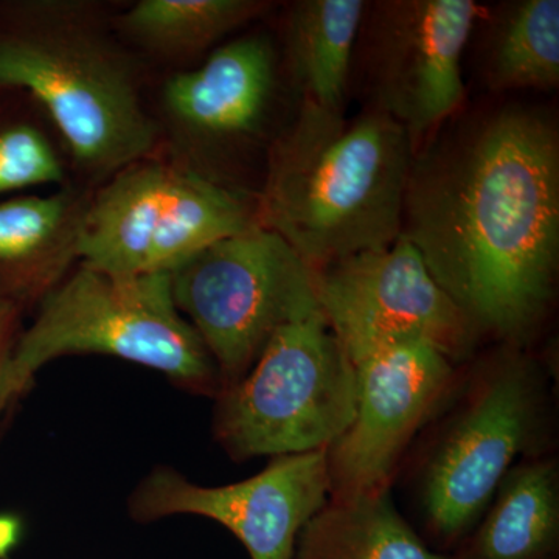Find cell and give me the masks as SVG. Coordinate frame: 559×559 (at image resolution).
I'll list each match as a JSON object with an SVG mask.
<instances>
[{
	"mask_svg": "<svg viewBox=\"0 0 559 559\" xmlns=\"http://www.w3.org/2000/svg\"><path fill=\"white\" fill-rule=\"evenodd\" d=\"M401 235L481 337L525 347L559 270V138L524 106L476 114L412 157Z\"/></svg>",
	"mask_w": 559,
	"mask_h": 559,
	"instance_id": "6da1fadb",
	"label": "cell"
},
{
	"mask_svg": "<svg viewBox=\"0 0 559 559\" xmlns=\"http://www.w3.org/2000/svg\"><path fill=\"white\" fill-rule=\"evenodd\" d=\"M319 310L352 362L384 342L419 337L455 366L477 355L481 336L430 274L404 235L314 271Z\"/></svg>",
	"mask_w": 559,
	"mask_h": 559,
	"instance_id": "30bf717a",
	"label": "cell"
},
{
	"mask_svg": "<svg viewBox=\"0 0 559 559\" xmlns=\"http://www.w3.org/2000/svg\"><path fill=\"white\" fill-rule=\"evenodd\" d=\"M253 226L255 200L194 168L148 157L91 194L80 263L117 275L162 274Z\"/></svg>",
	"mask_w": 559,
	"mask_h": 559,
	"instance_id": "52a82bcc",
	"label": "cell"
},
{
	"mask_svg": "<svg viewBox=\"0 0 559 559\" xmlns=\"http://www.w3.org/2000/svg\"><path fill=\"white\" fill-rule=\"evenodd\" d=\"M64 171L49 139L31 124L0 132V193L61 183Z\"/></svg>",
	"mask_w": 559,
	"mask_h": 559,
	"instance_id": "ffe728a7",
	"label": "cell"
},
{
	"mask_svg": "<svg viewBox=\"0 0 559 559\" xmlns=\"http://www.w3.org/2000/svg\"><path fill=\"white\" fill-rule=\"evenodd\" d=\"M170 277L176 307L218 367L221 390L248 373L278 330L320 312L314 271L261 226L212 242Z\"/></svg>",
	"mask_w": 559,
	"mask_h": 559,
	"instance_id": "ba28073f",
	"label": "cell"
},
{
	"mask_svg": "<svg viewBox=\"0 0 559 559\" xmlns=\"http://www.w3.org/2000/svg\"><path fill=\"white\" fill-rule=\"evenodd\" d=\"M21 308L11 301L0 300V423L3 418L2 393L14 347L20 340Z\"/></svg>",
	"mask_w": 559,
	"mask_h": 559,
	"instance_id": "44dd1931",
	"label": "cell"
},
{
	"mask_svg": "<svg viewBox=\"0 0 559 559\" xmlns=\"http://www.w3.org/2000/svg\"><path fill=\"white\" fill-rule=\"evenodd\" d=\"M414 145L374 109L347 117L300 102L272 140L257 223L275 231L312 271L401 235Z\"/></svg>",
	"mask_w": 559,
	"mask_h": 559,
	"instance_id": "7a4b0ae2",
	"label": "cell"
},
{
	"mask_svg": "<svg viewBox=\"0 0 559 559\" xmlns=\"http://www.w3.org/2000/svg\"><path fill=\"white\" fill-rule=\"evenodd\" d=\"M277 94V57L264 36L231 40L198 69L173 75L164 108L207 150L230 151L260 138Z\"/></svg>",
	"mask_w": 559,
	"mask_h": 559,
	"instance_id": "4fadbf2b",
	"label": "cell"
},
{
	"mask_svg": "<svg viewBox=\"0 0 559 559\" xmlns=\"http://www.w3.org/2000/svg\"><path fill=\"white\" fill-rule=\"evenodd\" d=\"M488 32L485 75L492 90L550 91L558 86V0L500 5Z\"/></svg>",
	"mask_w": 559,
	"mask_h": 559,
	"instance_id": "ac0fdd59",
	"label": "cell"
},
{
	"mask_svg": "<svg viewBox=\"0 0 559 559\" xmlns=\"http://www.w3.org/2000/svg\"><path fill=\"white\" fill-rule=\"evenodd\" d=\"M267 10L260 0H140L117 24L162 57H191Z\"/></svg>",
	"mask_w": 559,
	"mask_h": 559,
	"instance_id": "d6986e66",
	"label": "cell"
},
{
	"mask_svg": "<svg viewBox=\"0 0 559 559\" xmlns=\"http://www.w3.org/2000/svg\"><path fill=\"white\" fill-rule=\"evenodd\" d=\"M75 355L130 360L194 395L216 399L223 388L215 360L176 307L170 272L117 275L80 263L20 334L3 384V414L27 395L47 364Z\"/></svg>",
	"mask_w": 559,
	"mask_h": 559,
	"instance_id": "277c9868",
	"label": "cell"
},
{
	"mask_svg": "<svg viewBox=\"0 0 559 559\" xmlns=\"http://www.w3.org/2000/svg\"><path fill=\"white\" fill-rule=\"evenodd\" d=\"M294 559H454L432 551L393 503L390 488L334 496L297 539Z\"/></svg>",
	"mask_w": 559,
	"mask_h": 559,
	"instance_id": "e0dca14e",
	"label": "cell"
},
{
	"mask_svg": "<svg viewBox=\"0 0 559 559\" xmlns=\"http://www.w3.org/2000/svg\"><path fill=\"white\" fill-rule=\"evenodd\" d=\"M481 14L473 0H381L367 7L355 51L367 108L403 127L415 151L462 108V58Z\"/></svg>",
	"mask_w": 559,
	"mask_h": 559,
	"instance_id": "9c48e42d",
	"label": "cell"
},
{
	"mask_svg": "<svg viewBox=\"0 0 559 559\" xmlns=\"http://www.w3.org/2000/svg\"><path fill=\"white\" fill-rule=\"evenodd\" d=\"M355 417L326 450L333 496L390 488L404 451L457 388V366L419 337L384 342L353 362Z\"/></svg>",
	"mask_w": 559,
	"mask_h": 559,
	"instance_id": "8fae6325",
	"label": "cell"
},
{
	"mask_svg": "<svg viewBox=\"0 0 559 559\" xmlns=\"http://www.w3.org/2000/svg\"><path fill=\"white\" fill-rule=\"evenodd\" d=\"M559 538V466L551 455L522 459L500 481L477 522L471 559H547Z\"/></svg>",
	"mask_w": 559,
	"mask_h": 559,
	"instance_id": "2e32d148",
	"label": "cell"
},
{
	"mask_svg": "<svg viewBox=\"0 0 559 559\" xmlns=\"http://www.w3.org/2000/svg\"><path fill=\"white\" fill-rule=\"evenodd\" d=\"M0 86L31 92L94 178H112L156 146L138 70L90 3L28 7L25 24L0 35Z\"/></svg>",
	"mask_w": 559,
	"mask_h": 559,
	"instance_id": "3957f363",
	"label": "cell"
},
{
	"mask_svg": "<svg viewBox=\"0 0 559 559\" xmlns=\"http://www.w3.org/2000/svg\"><path fill=\"white\" fill-rule=\"evenodd\" d=\"M459 393L418 469L419 510L444 540L476 528L509 471L543 454L549 419V374L525 347L477 359Z\"/></svg>",
	"mask_w": 559,
	"mask_h": 559,
	"instance_id": "5b68a950",
	"label": "cell"
},
{
	"mask_svg": "<svg viewBox=\"0 0 559 559\" xmlns=\"http://www.w3.org/2000/svg\"><path fill=\"white\" fill-rule=\"evenodd\" d=\"M91 197L62 190L0 204V300L46 299L80 261V237Z\"/></svg>",
	"mask_w": 559,
	"mask_h": 559,
	"instance_id": "5bb4252c",
	"label": "cell"
},
{
	"mask_svg": "<svg viewBox=\"0 0 559 559\" xmlns=\"http://www.w3.org/2000/svg\"><path fill=\"white\" fill-rule=\"evenodd\" d=\"M333 496L326 450L272 457L257 476L205 487L171 466H154L132 489L128 513L140 524L201 516L229 530L250 559H294L301 530Z\"/></svg>",
	"mask_w": 559,
	"mask_h": 559,
	"instance_id": "7c38bea8",
	"label": "cell"
},
{
	"mask_svg": "<svg viewBox=\"0 0 559 559\" xmlns=\"http://www.w3.org/2000/svg\"><path fill=\"white\" fill-rule=\"evenodd\" d=\"M367 7L364 0H299L289 7L286 62L300 102L345 110Z\"/></svg>",
	"mask_w": 559,
	"mask_h": 559,
	"instance_id": "9a60e30c",
	"label": "cell"
},
{
	"mask_svg": "<svg viewBox=\"0 0 559 559\" xmlns=\"http://www.w3.org/2000/svg\"><path fill=\"white\" fill-rule=\"evenodd\" d=\"M356 370L322 312L283 326L221 390L213 437L237 462L329 450L355 417Z\"/></svg>",
	"mask_w": 559,
	"mask_h": 559,
	"instance_id": "8992f818",
	"label": "cell"
}]
</instances>
